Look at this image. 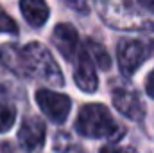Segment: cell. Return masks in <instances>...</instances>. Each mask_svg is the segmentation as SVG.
<instances>
[{
	"label": "cell",
	"instance_id": "ba28073f",
	"mask_svg": "<svg viewBox=\"0 0 154 153\" xmlns=\"http://www.w3.org/2000/svg\"><path fill=\"white\" fill-rule=\"evenodd\" d=\"M18 142L25 151H34L45 142V124L39 117H27L18 130Z\"/></svg>",
	"mask_w": 154,
	"mask_h": 153
},
{
	"label": "cell",
	"instance_id": "5bb4252c",
	"mask_svg": "<svg viewBox=\"0 0 154 153\" xmlns=\"http://www.w3.org/2000/svg\"><path fill=\"white\" fill-rule=\"evenodd\" d=\"M63 2L77 13H88V2L86 0H63Z\"/></svg>",
	"mask_w": 154,
	"mask_h": 153
},
{
	"label": "cell",
	"instance_id": "2e32d148",
	"mask_svg": "<svg viewBox=\"0 0 154 153\" xmlns=\"http://www.w3.org/2000/svg\"><path fill=\"white\" fill-rule=\"evenodd\" d=\"M138 4H140L142 7H145L147 11L154 13V0H138Z\"/></svg>",
	"mask_w": 154,
	"mask_h": 153
},
{
	"label": "cell",
	"instance_id": "ac0fdd59",
	"mask_svg": "<svg viewBox=\"0 0 154 153\" xmlns=\"http://www.w3.org/2000/svg\"><path fill=\"white\" fill-rule=\"evenodd\" d=\"M0 153H16V151L9 146V142H0Z\"/></svg>",
	"mask_w": 154,
	"mask_h": 153
},
{
	"label": "cell",
	"instance_id": "8992f818",
	"mask_svg": "<svg viewBox=\"0 0 154 153\" xmlns=\"http://www.w3.org/2000/svg\"><path fill=\"white\" fill-rule=\"evenodd\" d=\"M74 79L82 92L91 94L97 90L99 79L95 74V61L91 60L86 49H79L75 60H74Z\"/></svg>",
	"mask_w": 154,
	"mask_h": 153
},
{
	"label": "cell",
	"instance_id": "3957f363",
	"mask_svg": "<svg viewBox=\"0 0 154 153\" xmlns=\"http://www.w3.org/2000/svg\"><path fill=\"white\" fill-rule=\"evenodd\" d=\"M152 31L154 24H149L147 27L142 29V33L147 38L120 40L118 49H116V56H118V67H120L124 76H133L140 69V65L147 60V56L154 50V38H151Z\"/></svg>",
	"mask_w": 154,
	"mask_h": 153
},
{
	"label": "cell",
	"instance_id": "9a60e30c",
	"mask_svg": "<svg viewBox=\"0 0 154 153\" xmlns=\"http://www.w3.org/2000/svg\"><path fill=\"white\" fill-rule=\"evenodd\" d=\"M145 90H147L149 97H152V99H154V70L147 76V81H145Z\"/></svg>",
	"mask_w": 154,
	"mask_h": 153
},
{
	"label": "cell",
	"instance_id": "e0dca14e",
	"mask_svg": "<svg viewBox=\"0 0 154 153\" xmlns=\"http://www.w3.org/2000/svg\"><path fill=\"white\" fill-rule=\"evenodd\" d=\"M100 153H131V151H122V150H118V148H113V146H106V148H102Z\"/></svg>",
	"mask_w": 154,
	"mask_h": 153
},
{
	"label": "cell",
	"instance_id": "277c9868",
	"mask_svg": "<svg viewBox=\"0 0 154 153\" xmlns=\"http://www.w3.org/2000/svg\"><path fill=\"white\" fill-rule=\"evenodd\" d=\"M100 18L116 29H134L140 25V13L131 0H95Z\"/></svg>",
	"mask_w": 154,
	"mask_h": 153
},
{
	"label": "cell",
	"instance_id": "30bf717a",
	"mask_svg": "<svg viewBox=\"0 0 154 153\" xmlns=\"http://www.w3.org/2000/svg\"><path fill=\"white\" fill-rule=\"evenodd\" d=\"M20 9L32 27H41L48 20V5L45 0H20Z\"/></svg>",
	"mask_w": 154,
	"mask_h": 153
},
{
	"label": "cell",
	"instance_id": "8fae6325",
	"mask_svg": "<svg viewBox=\"0 0 154 153\" xmlns=\"http://www.w3.org/2000/svg\"><path fill=\"white\" fill-rule=\"evenodd\" d=\"M14 119H16V108L13 101L5 94L0 92V133L7 132L13 126Z\"/></svg>",
	"mask_w": 154,
	"mask_h": 153
},
{
	"label": "cell",
	"instance_id": "7a4b0ae2",
	"mask_svg": "<svg viewBox=\"0 0 154 153\" xmlns=\"http://www.w3.org/2000/svg\"><path fill=\"white\" fill-rule=\"evenodd\" d=\"M75 130L82 137L90 139H115L122 133L113 115L104 105H86L81 108L75 119Z\"/></svg>",
	"mask_w": 154,
	"mask_h": 153
},
{
	"label": "cell",
	"instance_id": "4fadbf2b",
	"mask_svg": "<svg viewBox=\"0 0 154 153\" xmlns=\"http://www.w3.org/2000/svg\"><path fill=\"white\" fill-rule=\"evenodd\" d=\"M0 33H7V34H16L18 33V25L16 22L0 7Z\"/></svg>",
	"mask_w": 154,
	"mask_h": 153
},
{
	"label": "cell",
	"instance_id": "52a82bcc",
	"mask_svg": "<svg viewBox=\"0 0 154 153\" xmlns=\"http://www.w3.org/2000/svg\"><path fill=\"white\" fill-rule=\"evenodd\" d=\"M113 105L122 115L133 119V121H140L145 114V106L140 99V96L125 86H118L113 90Z\"/></svg>",
	"mask_w": 154,
	"mask_h": 153
},
{
	"label": "cell",
	"instance_id": "6da1fadb",
	"mask_svg": "<svg viewBox=\"0 0 154 153\" xmlns=\"http://www.w3.org/2000/svg\"><path fill=\"white\" fill-rule=\"evenodd\" d=\"M0 61L4 67L22 77L39 79L50 85L61 86L65 83L59 65L54 61L47 47L38 41H31L23 47L5 43L0 47Z\"/></svg>",
	"mask_w": 154,
	"mask_h": 153
},
{
	"label": "cell",
	"instance_id": "7c38bea8",
	"mask_svg": "<svg viewBox=\"0 0 154 153\" xmlns=\"http://www.w3.org/2000/svg\"><path fill=\"white\" fill-rule=\"evenodd\" d=\"M86 50L90 52L91 60H93L102 70H108V69L111 67V58H109L108 50H106L100 43H97V41H93V40H88V41H86Z\"/></svg>",
	"mask_w": 154,
	"mask_h": 153
},
{
	"label": "cell",
	"instance_id": "9c48e42d",
	"mask_svg": "<svg viewBox=\"0 0 154 153\" xmlns=\"http://www.w3.org/2000/svg\"><path fill=\"white\" fill-rule=\"evenodd\" d=\"M54 43L57 47V50L63 54V58L66 61H74L75 54L79 52V36L77 31L70 24H59L54 29Z\"/></svg>",
	"mask_w": 154,
	"mask_h": 153
},
{
	"label": "cell",
	"instance_id": "5b68a950",
	"mask_svg": "<svg viewBox=\"0 0 154 153\" xmlns=\"http://www.w3.org/2000/svg\"><path fill=\"white\" fill-rule=\"evenodd\" d=\"M36 101L41 112L54 122H65L72 108V101L68 96L54 92L50 88H39L36 92Z\"/></svg>",
	"mask_w": 154,
	"mask_h": 153
}]
</instances>
